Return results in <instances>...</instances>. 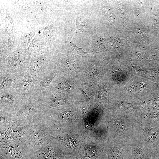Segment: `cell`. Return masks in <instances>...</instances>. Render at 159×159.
Segmentation results:
<instances>
[{
  "instance_id": "cell-1",
  "label": "cell",
  "mask_w": 159,
  "mask_h": 159,
  "mask_svg": "<svg viewBox=\"0 0 159 159\" xmlns=\"http://www.w3.org/2000/svg\"><path fill=\"white\" fill-rule=\"evenodd\" d=\"M104 117L107 124L109 140L125 145H129L134 141L140 120L109 111Z\"/></svg>"
},
{
  "instance_id": "cell-2",
  "label": "cell",
  "mask_w": 159,
  "mask_h": 159,
  "mask_svg": "<svg viewBox=\"0 0 159 159\" xmlns=\"http://www.w3.org/2000/svg\"><path fill=\"white\" fill-rule=\"evenodd\" d=\"M82 112L75 107L67 105L45 113L52 126L82 134L84 132L85 126Z\"/></svg>"
},
{
  "instance_id": "cell-3",
  "label": "cell",
  "mask_w": 159,
  "mask_h": 159,
  "mask_svg": "<svg viewBox=\"0 0 159 159\" xmlns=\"http://www.w3.org/2000/svg\"><path fill=\"white\" fill-rule=\"evenodd\" d=\"M135 138L153 159L159 151V120L143 118L139 122Z\"/></svg>"
},
{
  "instance_id": "cell-4",
  "label": "cell",
  "mask_w": 159,
  "mask_h": 159,
  "mask_svg": "<svg viewBox=\"0 0 159 159\" xmlns=\"http://www.w3.org/2000/svg\"><path fill=\"white\" fill-rule=\"evenodd\" d=\"M30 134L28 146L32 153L40 149L52 139V125L45 113H41L29 124Z\"/></svg>"
},
{
  "instance_id": "cell-5",
  "label": "cell",
  "mask_w": 159,
  "mask_h": 159,
  "mask_svg": "<svg viewBox=\"0 0 159 159\" xmlns=\"http://www.w3.org/2000/svg\"><path fill=\"white\" fill-rule=\"evenodd\" d=\"M51 135L52 138L68 155L78 158L84 155L86 140L82 134L52 126Z\"/></svg>"
},
{
  "instance_id": "cell-6",
  "label": "cell",
  "mask_w": 159,
  "mask_h": 159,
  "mask_svg": "<svg viewBox=\"0 0 159 159\" xmlns=\"http://www.w3.org/2000/svg\"><path fill=\"white\" fill-rule=\"evenodd\" d=\"M36 95L42 113L69 103L68 97L64 93L53 90L47 89L36 93Z\"/></svg>"
},
{
  "instance_id": "cell-7",
  "label": "cell",
  "mask_w": 159,
  "mask_h": 159,
  "mask_svg": "<svg viewBox=\"0 0 159 159\" xmlns=\"http://www.w3.org/2000/svg\"><path fill=\"white\" fill-rule=\"evenodd\" d=\"M27 99L17 89L0 92V110L10 112L13 117Z\"/></svg>"
},
{
  "instance_id": "cell-8",
  "label": "cell",
  "mask_w": 159,
  "mask_h": 159,
  "mask_svg": "<svg viewBox=\"0 0 159 159\" xmlns=\"http://www.w3.org/2000/svg\"><path fill=\"white\" fill-rule=\"evenodd\" d=\"M36 93L28 98L21 105L12 117V120H20L29 123L42 113Z\"/></svg>"
},
{
  "instance_id": "cell-9",
  "label": "cell",
  "mask_w": 159,
  "mask_h": 159,
  "mask_svg": "<svg viewBox=\"0 0 159 159\" xmlns=\"http://www.w3.org/2000/svg\"><path fill=\"white\" fill-rule=\"evenodd\" d=\"M0 145V159H32V153L27 146L14 142Z\"/></svg>"
},
{
  "instance_id": "cell-10",
  "label": "cell",
  "mask_w": 159,
  "mask_h": 159,
  "mask_svg": "<svg viewBox=\"0 0 159 159\" xmlns=\"http://www.w3.org/2000/svg\"><path fill=\"white\" fill-rule=\"evenodd\" d=\"M28 63L25 54H14L1 64L0 72L17 76L28 71Z\"/></svg>"
},
{
  "instance_id": "cell-11",
  "label": "cell",
  "mask_w": 159,
  "mask_h": 159,
  "mask_svg": "<svg viewBox=\"0 0 159 159\" xmlns=\"http://www.w3.org/2000/svg\"><path fill=\"white\" fill-rule=\"evenodd\" d=\"M29 124L26 122L14 120L9 125L2 128L8 131L14 142L28 146L30 138Z\"/></svg>"
},
{
  "instance_id": "cell-12",
  "label": "cell",
  "mask_w": 159,
  "mask_h": 159,
  "mask_svg": "<svg viewBox=\"0 0 159 159\" xmlns=\"http://www.w3.org/2000/svg\"><path fill=\"white\" fill-rule=\"evenodd\" d=\"M52 138L40 149L33 153L32 159H69L72 156L60 149Z\"/></svg>"
},
{
  "instance_id": "cell-13",
  "label": "cell",
  "mask_w": 159,
  "mask_h": 159,
  "mask_svg": "<svg viewBox=\"0 0 159 159\" xmlns=\"http://www.w3.org/2000/svg\"><path fill=\"white\" fill-rule=\"evenodd\" d=\"M46 55L32 59L28 69L34 86L37 85L43 78L53 68L50 67Z\"/></svg>"
},
{
  "instance_id": "cell-14",
  "label": "cell",
  "mask_w": 159,
  "mask_h": 159,
  "mask_svg": "<svg viewBox=\"0 0 159 159\" xmlns=\"http://www.w3.org/2000/svg\"><path fill=\"white\" fill-rule=\"evenodd\" d=\"M103 151L107 159H123L130 149V145L119 144L109 140L102 144Z\"/></svg>"
},
{
  "instance_id": "cell-15",
  "label": "cell",
  "mask_w": 159,
  "mask_h": 159,
  "mask_svg": "<svg viewBox=\"0 0 159 159\" xmlns=\"http://www.w3.org/2000/svg\"><path fill=\"white\" fill-rule=\"evenodd\" d=\"M16 89L27 99L36 93L29 71L16 76Z\"/></svg>"
},
{
  "instance_id": "cell-16",
  "label": "cell",
  "mask_w": 159,
  "mask_h": 159,
  "mask_svg": "<svg viewBox=\"0 0 159 159\" xmlns=\"http://www.w3.org/2000/svg\"><path fill=\"white\" fill-rule=\"evenodd\" d=\"M85 138L84 155L90 159H102L106 155L103 150L102 144L96 140Z\"/></svg>"
},
{
  "instance_id": "cell-17",
  "label": "cell",
  "mask_w": 159,
  "mask_h": 159,
  "mask_svg": "<svg viewBox=\"0 0 159 159\" xmlns=\"http://www.w3.org/2000/svg\"><path fill=\"white\" fill-rule=\"evenodd\" d=\"M123 159H152L140 142L136 138L130 145V149Z\"/></svg>"
},
{
  "instance_id": "cell-18",
  "label": "cell",
  "mask_w": 159,
  "mask_h": 159,
  "mask_svg": "<svg viewBox=\"0 0 159 159\" xmlns=\"http://www.w3.org/2000/svg\"><path fill=\"white\" fill-rule=\"evenodd\" d=\"M59 72L57 69L53 68L37 85L35 86V92H41L48 89L57 78Z\"/></svg>"
},
{
  "instance_id": "cell-19",
  "label": "cell",
  "mask_w": 159,
  "mask_h": 159,
  "mask_svg": "<svg viewBox=\"0 0 159 159\" xmlns=\"http://www.w3.org/2000/svg\"><path fill=\"white\" fill-rule=\"evenodd\" d=\"M16 89V76L0 72V92Z\"/></svg>"
},
{
  "instance_id": "cell-20",
  "label": "cell",
  "mask_w": 159,
  "mask_h": 159,
  "mask_svg": "<svg viewBox=\"0 0 159 159\" xmlns=\"http://www.w3.org/2000/svg\"><path fill=\"white\" fill-rule=\"evenodd\" d=\"M79 88L86 99L88 110L91 111L93 109L92 96L93 88L92 86L89 83L85 82L81 83L79 86Z\"/></svg>"
},
{
  "instance_id": "cell-21",
  "label": "cell",
  "mask_w": 159,
  "mask_h": 159,
  "mask_svg": "<svg viewBox=\"0 0 159 159\" xmlns=\"http://www.w3.org/2000/svg\"><path fill=\"white\" fill-rule=\"evenodd\" d=\"M13 117L10 112L0 110V127H4L9 125L12 121Z\"/></svg>"
},
{
  "instance_id": "cell-22",
  "label": "cell",
  "mask_w": 159,
  "mask_h": 159,
  "mask_svg": "<svg viewBox=\"0 0 159 159\" xmlns=\"http://www.w3.org/2000/svg\"><path fill=\"white\" fill-rule=\"evenodd\" d=\"M69 47L70 48V50L72 54L75 55L78 54L80 55L82 57H83L84 55L88 53H99L100 52H85L83 50L82 48H80L78 47L75 44L72 43L71 40V39L70 40V41L69 43Z\"/></svg>"
},
{
  "instance_id": "cell-23",
  "label": "cell",
  "mask_w": 159,
  "mask_h": 159,
  "mask_svg": "<svg viewBox=\"0 0 159 159\" xmlns=\"http://www.w3.org/2000/svg\"><path fill=\"white\" fill-rule=\"evenodd\" d=\"M0 143H5L14 142L11 135L4 128L0 127Z\"/></svg>"
},
{
  "instance_id": "cell-24",
  "label": "cell",
  "mask_w": 159,
  "mask_h": 159,
  "mask_svg": "<svg viewBox=\"0 0 159 159\" xmlns=\"http://www.w3.org/2000/svg\"><path fill=\"white\" fill-rule=\"evenodd\" d=\"M76 23L77 33L82 32L85 29V25L80 16L77 17Z\"/></svg>"
},
{
  "instance_id": "cell-25",
  "label": "cell",
  "mask_w": 159,
  "mask_h": 159,
  "mask_svg": "<svg viewBox=\"0 0 159 159\" xmlns=\"http://www.w3.org/2000/svg\"><path fill=\"white\" fill-rule=\"evenodd\" d=\"M153 159H159V151L157 153Z\"/></svg>"
},
{
  "instance_id": "cell-26",
  "label": "cell",
  "mask_w": 159,
  "mask_h": 159,
  "mask_svg": "<svg viewBox=\"0 0 159 159\" xmlns=\"http://www.w3.org/2000/svg\"><path fill=\"white\" fill-rule=\"evenodd\" d=\"M72 159H87V158L84 155H83L81 158L79 159L77 157L74 156Z\"/></svg>"
}]
</instances>
